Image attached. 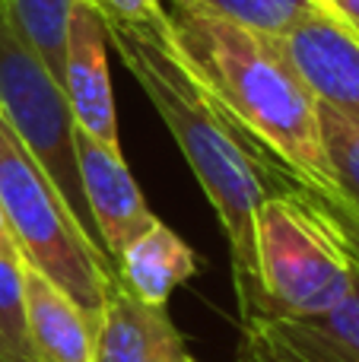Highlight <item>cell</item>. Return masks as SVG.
Instances as JSON below:
<instances>
[{
    "label": "cell",
    "instance_id": "obj_1",
    "mask_svg": "<svg viewBox=\"0 0 359 362\" xmlns=\"http://www.w3.org/2000/svg\"><path fill=\"white\" fill-rule=\"evenodd\" d=\"M102 23L112 51L140 83L213 204L233 257L239 321L267 315L254 264V213L271 194L267 169L210 95L207 83L178 45L172 19L156 25H124L108 19Z\"/></svg>",
    "mask_w": 359,
    "mask_h": 362
},
{
    "label": "cell",
    "instance_id": "obj_2",
    "mask_svg": "<svg viewBox=\"0 0 359 362\" xmlns=\"http://www.w3.org/2000/svg\"><path fill=\"white\" fill-rule=\"evenodd\" d=\"M182 51L271 178L312 191L337 187L318 121V99L271 35L226 16L172 4Z\"/></svg>",
    "mask_w": 359,
    "mask_h": 362
},
{
    "label": "cell",
    "instance_id": "obj_3",
    "mask_svg": "<svg viewBox=\"0 0 359 362\" xmlns=\"http://www.w3.org/2000/svg\"><path fill=\"white\" fill-rule=\"evenodd\" d=\"M254 264L267 312L331 315L356 286V267L328 213L299 181L271 191L254 213Z\"/></svg>",
    "mask_w": 359,
    "mask_h": 362
},
{
    "label": "cell",
    "instance_id": "obj_4",
    "mask_svg": "<svg viewBox=\"0 0 359 362\" xmlns=\"http://www.w3.org/2000/svg\"><path fill=\"white\" fill-rule=\"evenodd\" d=\"M0 206L19 248V261L42 270L89 315L99 318L114 276L108 255L83 232L35 159L0 118Z\"/></svg>",
    "mask_w": 359,
    "mask_h": 362
},
{
    "label": "cell",
    "instance_id": "obj_5",
    "mask_svg": "<svg viewBox=\"0 0 359 362\" xmlns=\"http://www.w3.org/2000/svg\"><path fill=\"white\" fill-rule=\"evenodd\" d=\"M0 118L23 144V150L35 159L45 178L54 185L83 232L102 248L83 194L80 163H76V118L70 112L67 93L4 19H0Z\"/></svg>",
    "mask_w": 359,
    "mask_h": 362
},
{
    "label": "cell",
    "instance_id": "obj_6",
    "mask_svg": "<svg viewBox=\"0 0 359 362\" xmlns=\"http://www.w3.org/2000/svg\"><path fill=\"white\" fill-rule=\"evenodd\" d=\"M271 38L322 105L359 124V38L347 25L322 6Z\"/></svg>",
    "mask_w": 359,
    "mask_h": 362
},
{
    "label": "cell",
    "instance_id": "obj_7",
    "mask_svg": "<svg viewBox=\"0 0 359 362\" xmlns=\"http://www.w3.org/2000/svg\"><path fill=\"white\" fill-rule=\"evenodd\" d=\"M108 32L93 6L73 0L67 16V42H64V93L76 127L99 144L121 150L114 89L108 74Z\"/></svg>",
    "mask_w": 359,
    "mask_h": 362
},
{
    "label": "cell",
    "instance_id": "obj_8",
    "mask_svg": "<svg viewBox=\"0 0 359 362\" xmlns=\"http://www.w3.org/2000/svg\"><path fill=\"white\" fill-rule=\"evenodd\" d=\"M76 163H80V181L86 194V206L105 255L114 257L156 223V213L146 206L137 181L127 169L121 150L99 144L86 131L76 127Z\"/></svg>",
    "mask_w": 359,
    "mask_h": 362
},
{
    "label": "cell",
    "instance_id": "obj_9",
    "mask_svg": "<svg viewBox=\"0 0 359 362\" xmlns=\"http://www.w3.org/2000/svg\"><path fill=\"white\" fill-rule=\"evenodd\" d=\"M188 344L169 308L143 302L118 276L105 286L93 362H184Z\"/></svg>",
    "mask_w": 359,
    "mask_h": 362
},
{
    "label": "cell",
    "instance_id": "obj_10",
    "mask_svg": "<svg viewBox=\"0 0 359 362\" xmlns=\"http://www.w3.org/2000/svg\"><path fill=\"white\" fill-rule=\"evenodd\" d=\"M25 302V331L35 362H93L99 318L89 315L54 280L19 261Z\"/></svg>",
    "mask_w": 359,
    "mask_h": 362
},
{
    "label": "cell",
    "instance_id": "obj_11",
    "mask_svg": "<svg viewBox=\"0 0 359 362\" xmlns=\"http://www.w3.org/2000/svg\"><path fill=\"white\" fill-rule=\"evenodd\" d=\"M197 270H201L197 251L159 219L114 257V276L134 296L156 305H165L169 296L184 286Z\"/></svg>",
    "mask_w": 359,
    "mask_h": 362
},
{
    "label": "cell",
    "instance_id": "obj_12",
    "mask_svg": "<svg viewBox=\"0 0 359 362\" xmlns=\"http://www.w3.org/2000/svg\"><path fill=\"white\" fill-rule=\"evenodd\" d=\"M73 0H0L4 23L29 45L57 83H64V42Z\"/></svg>",
    "mask_w": 359,
    "mask_h": 362
},
{
    "label": "cell",
    "instance_id": "obj_13",
    "mask_svg": "<svg viewBox=\"0 0 359 362\" xmlns=\"http://www.w3.org/2000/svg\"><path fill=\"white\" fill-rule=\"evenodd\" d=\"M172 4L197 6V10L226 16L233 23L261 32V35H283L299 19L322 10V4H315V0H172Z\"/></svg>",
    "mask_w": 359,
    "mask_h": 362
},
{
    "label": "cell",
    "instance_id": "obj_14",
    "mask_svg": "<svg viewBox=\"0 0 359 362\" xmlns=\"http://www.w3.org/2000/svg\"><path fill=\"white\" fill-rule=\"evenodd\" d=\"M318 121H322V137L334 169L337 191L359 210V124L322 102H318Z\"/></svg>",
    "mask_w": 359,
    "mask_h": 362
},
{
    "label": "cell",
    "instance_id": "obj_15",
    "mask_svg": "<svg viewBox=\"0 0 359 362\" xmlns=\"http://www.w3.org/2000/svg\"><path fill=\"white\" fill-rule=\"evenodd\" d=\"M0 353L35 362L25 331V302H23V274L19 261L0 255Z\"/></svg>",
    "mask_w": 359,
    "mask_h": 362
},
{
    "label": "cell",
    "instance_id": "obj_16",
    "mask_svg": "<svg viewBox=\"0 0 359 362\" xmlns=\"http://www.w3.org/2000/svg\"><path fill=\"white\" fill-rule=\"evenodd\" d=\"M312 191V187H309ZM312 197L318 200V206H322L324 213H328V219L334 223L337 235H341L343 248H347L350 261L359 267V210L353 204H350L347 197H343L337 187H331V191H312Z\"/></svg>",
    "mask_w": 359,
    "mask_h": 362
},
{
    "label": "cell",
    "instance_id": "obj_17",
    "mask_svg": "<svg viewBox=\"0 0 359 362\" xmlns=\"http://www.w3.org/2000/svg\"><path fill=\"white\" fill-rule=\"evenodd\" d=\"M80 4L93 6L102 19L108 23H124V25H156L169 19V10L163 0H80Z\"/></svg>",
    "mask_w": 359,
    "mask_h": 362
},
{
    "label": "cell",
    "instance_id": "obj_18",
    "mask_svg": "<svg viewBox=\"0 0 359 362\" xmlns=\"http://www.w3.org/2000/svg\"><path fill=\"white\" fill-rule=\"evenodd\" d=\"M353 267H356V264H353ZM322 321H324V327H328V331L343 344V350H347L350 356L359 362V267H356L353 293H350L331 315H322Z\"/></svg>",
    "mask_w": 359,
    "mask_h": 362
},
{
    "label": "cell",
    "instance_id": "obj_19",
    "mask_svg": "<svg viewBox=\"0 0 359 362\" xmlns=\"http://www.w3.org/2000/svg\"><path fill=\"white\" fill-rule=\"evenodd\" d=\"M324 10L359 38V0H328Z\"/></svg>",
    "mask_w": 359,
    "mask_h": 362
},
{
    "label": "cell",
    "instance_id": "obj_20",
    "mask_svg": "<svg viewBox=\"0 0 359 362\" xmlns=\"http://www.w3.org/2000/svg\"><path fill=\"white\" fill-rule=\"evenodd\" d=\"M0 255H6V257H13V261H19V248H16V242H13L10 226H6L4 206H0Z\"/></svg>",
    "mask_w": 359,
    "mask_h": 362
},
{
    "label": "cell",
    "instance_id": "obj_21",
    "mask_svg": "<svg viewBox=\"0 0 359 362\" xmlns=\"http://www.w3.org/2000/svg\"><path fill=\"white\" fill-rule=\"evenodd\" d=\"M0 362H25V359H16V356H6V353H0Z\"/></svg>",
    "mask_w": 359,
    "mask_h": 362
},
{
    "label": "cell",
    "instance_id": "obj_22",
    "mask_svg": "<svg viewBox=\"0 0 359 362\" xmlns=\"http://www.w3.org/2000/svg\"><path fill=\"white\" fill-rule=\"evenodd\" d=\"M315 4H322V6H324V4H328V0H315Z\"/></svg>",
    "mask_w": 359,
    "mask_h": 362
},
{
    "label": "cell",
    "instance_id": "obj_23",
    "mask_svg": "<svg viewBox=\"0 0 359 362\" xmlns=\"http://www.w3.org/2000/svg\"><path fill=\"white\" fill-rule=\"evenodd\" d=\"M184 362H197V359H191V356H188V359H184Z\"/></svg>",
    "mask_w": 359,
    "mask_h": 362
},
{
    "label": "cell",
    "instance_id": "obj_24",
    "mask_svg": "<svg viewBox=\"0 0 359 362\" xmlns=\"http://www.w3.org/2000/svg\"><path fill=\"white\" fill-rule=\"evenodd\" d=\"M0 19H4V16H0Z\"/></svg>",
    "mask_w": 359,
    "mask_h": 362
}]
</instances>
